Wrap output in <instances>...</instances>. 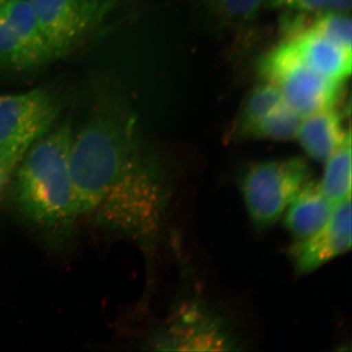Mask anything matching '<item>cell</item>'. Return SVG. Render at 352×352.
I'll use <instances>...</instances> for the list:
<instances>
[{
  "mask_svg": "<svg viewBox=\"0 0 352 352\" xmlns=\"http://www.w3.org/2000/svg\"><path fill=\"white\" fill-rule=\"evenodd\" d=\"M69 164L78 217L152 252L170 204V182L133 113L118 101L100 104L74 134Z\"/></svg>",
  "mask_w": 352,
  "mask_h": 352,
  "instance_id": "obj_1",
  "label": "cell"
},
{
  "mask_svg": "<svg viewBox=\"0 0 352 352\" xmlns=\"http://www.w3.org/2000/svg\"><path fill=\"white\" fill-rule=\"evenodd\" d=\"M74 134L68 122L52 127L32 143L13 175L18 210L46 230H65L78 219L69 164Z\"/></svg>",
  "mask_w": 352,
  "mask_h": 352,
  "instance_id": "obj_2",
  "label": "cell"
},
{
  "mask_svg": "<svg viewBox=\"0 0 352 352\" xmlns=\"http://www.w3.org/2000/svg\"><path fill=\"white\" fill-rule=\"evenodd\" d=\"M311 180V170L302 157L270 160L252 164L240 180L248 214L258 230L279 220L291 201Z\"/></svg>",
  "mask_w": 352,
  "mask_h": 352,
  "instance_id": "obj_3",
  "label": "cell"
},
{
  "mask_svg": "<svg viewBox=\"0 0 352 352\" xmlns=\"http://www.w3.org/2000/svg\"><path fill=\"white\" fill-rule=\"evenodd\" d=\"M259 71L265 82L279 88L284 103L302 118L335 107L342 95L344 82L307 68L285 41L263 58Z\"/></svg>",
  "mask_w": 352,
  "mask_h": 352,
  "instance_id": "obj_4",
  "label": "cell"
},
{
  "mask_svg": "<svg viewBox=\"0 0 352 352\" xmlns=\"http://www.w3.org/2000/svg\"><path fill=\"white\" fill-rule=\"evenodd\" d=\"M117 0H30L54 58L75 50L102 24Z\"/></svg>",
  "mask_w": 352,
  "mask_h": 352,
  "instance_id": "obj_5",
  "label": "cell"
},
{
  "mask_svg": "<svg viewBox=\"0 0 352 352\" xmlns=\"http://www.w3.org/2000/svg\"><path fill=\"white\" fill-rule=\"evenodd\" d=\"M156 351H234L236 342L219 316L198 302H185L152 338Z\"/></svg>",
  "mask_w": 352,
  "mask_h": 352,
  "instance_id": "obj_6",
  "label": "cell"
},
{
  "mask_svg": "<svg viewBox=\"0 0 352 352\" xmlns=\"http://www.w3.org/2000/svg\"><path fill=\"white\" fill-rule=\"evenodd\" d=\"M60 105L44 89L0 96V147L36 142L54 126Z\"/></svg>",
  "mask_w": 352,
  "mask_h": 352,
  "instance_id": "obj_7",
  "label": "cell"
},
{
  "mask_svg": "<svg viewBox=\"0 0 352 352\" xmlns=\"http://www.w3.org/2000/svg\"><path fill=\"white\" fill-rule=\"evenodd\" d=\"M351 196L333 208L332 215L318 231L296 240L289 256L298 274H308L349 251L351 247Z\"/></svg>",
  "mask_w": 352,
  "mask_h": 352,
  "instance_id": "obj_8",
  "label": "cell"
},
{
  "mask_svg": "<svg viewBox=\"0 0 352 352\" xmlns=\"http://www.w3.org/2000/svg\"><path fill=\"white\" fill-rule=\"evenodd\" d=\"M284 41L300 63L319 75L344 82L351 76V51L339 44L308 32L288 36Z\"/></svg>",
  "mask_w": 352,
  "mask_h": 352,
  "instance_id": "obj_9",
  "label": "cell"
},
{
  "mask_svg": "<svg viewBox=\"0 0 352 352\" xmlns=\"http://www.w3.org/2000/svg\"><path fill=\"white\" fill-rule=\"evenodd\" d=\"M346 113L337 106L302 118L296 138L308 157L325 162L351 135L344 126Z\"/></svg>",
  "mask_w": 352,
  "mask_h": 352,
  "instance_id": "obj_10",
  "label": "cell"
},
{
  "mask_svg": "<svg viewBox=\"0 0 352 352\" xmlns=\"http://www.w3.org/2000/svg\"><path fill=\"white\" fill-rule=\"evenodd\" d=\"M335 206L312 179L305 185L285 210L284 223L295 240L318 231L332 215Z\"/></svg>",
  "mask_w": 352,
  "mask_h": 352,
  "instance_id": "obj_11",
  "label": "cell"
},
{
  "mask_svg": "<svg viewBox=\"0 0 352 352\" xmlns=\"http://www.w3.org/2000/svg\"><path fill=\"white\" fill-rule=\"evenodd\" d=\"M0 14L31 51L39 66L52 59L38 16L30 0H6L0 7Z\"/></svg>",
  "mask_w": 352,
  "mask_h": 352,
  "instance_id": "obj_12",
  "label": "cell"
},
{
  "mask_svg": "<svg viewBox=\"0 0 352 352\" xmlns=\"http://www.w3.org/2000/svg\"><path fill=\"white\" fill-rule=\"evenodd\" d=\"M321 191L333 206L351 196V135L326 160Z\"/></svg>",
  "mask_w": 352,
  "mask_h": 352,
  "instance_id": "obj_13",
  "label": "cell"
},
{
  "mask_svg": "<svg viewBox=\"0 0 352 352\" xmlns=\"http://www.w3.org/2000/svg\"><path fill=\"white\" fill-rule=\"evenodd\" d=\"M266 0H196L217 24L226 28H241L251 24L265 7Z\"/></svg>",
  "mask_w": 352,
  "mask_h": 352,
  "instance_id": "obj_14",
  "label": "cell"
},
{
  "mask_svg": "<svg viewBox=\"0 0 352 352\" xmlns=\"http://www.w3.org/2000/svg\"><path fill=\"white\" fill-rule=\"evenodd\" d=\"M283 97L276 85L265 82L254 88L243 105L236 126V134L245 138L247 132L256 122L283 103Z\"/></svg>",
  "mask_w": 352,
  "mask_h": 352,
  "instance_id": "obj_15",
  "label": "cell"
},
{
  "mask_svg": "<svg viewBox=\"0 0 352 352\" xmlns=\"http://www.w3.org/2000/svg\"><path fill=\"white\" fill-rule=\"evenodd\" d=\"M302 118L282 103L247 132L245 138L288 141L295 139Z\"/></svg>",
  "mask_w": 352,
  "mask_h": 352,
  "instance_id": "obj_16",
  "label": "cell"
},
{
  "mask_svg": "<svg viewBox=\"0 0 352 352\" xmlns=\"http://www.w3.org/2000/svg\"><path fill=\"white\" fill-rule=\"evenodd\" d=\"M39 66L31 51L0 14V68L24 72Z\"/></svg>",
  "mask_w": 352,
  "mask_h": 352,
  "instance_id": "obj_17",
  "label": "cell"
},
{
  "mask_svg": "<svg viewBox=\"0 0 352 352\" xmlns=\"http://www.w3.org/2000/svg\"><path fill=\"white\" fill-rule=\"evenodd\" d=\"M352 0H266L265 7L283 9L289 13L321 14L347 12Z\"/></svg>",
  "mask_w": 352,
  "mask_h": 352,
  "instance_id": "obj_18",
  "label": "cell"
},
{
  "mask_svg": "<svg viewBox=\"0 0 352 352\" xmlns=\"http://www.w3.org/2000/svg\"><path fill=\"white\" fill-rule=\"evenodd\" d=\"M32 145L30 143L13 142L0 147V196L12 179L18 164Z\"/></svg>",
  "mask_w": 352,
  "mask_h": 352,
  "instance_id": "obj_19",
  "label": "cell"
},
{
  "mask_svg": "<svg viewBox=\"0 0 352 352\" xmlns=\"http://www.w3.org/2000/svg\"><path fill=\"white\" fill-rule=\"evenodd\" d=\"M4 1H6V0H0V7L4 3Z\"/></svg>",
  "mask_w": 352,
  "mask_h": 352,
  "instance_id": "obj_20",
  "label": "cell"
}]
</instances>
